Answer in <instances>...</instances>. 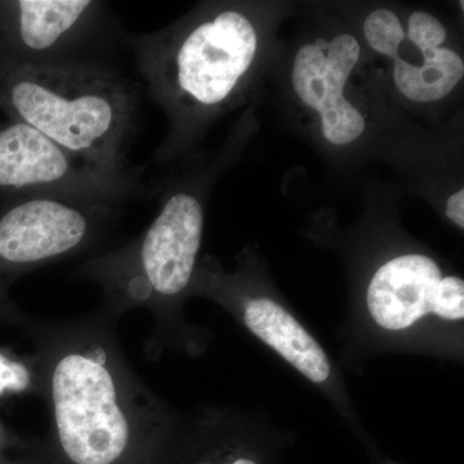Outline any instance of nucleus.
I'll use <instances>...</instances> for the list:
<instances>
[{
    "instance_id": "1",
    "label": "nucleus",
    "mask_w": 464,
    "mask_h": 464,
    "mask_svg": "<svg viewBox=\"0 0 464 464\" xmlns=\"http://www.w3.org/2000/svg\"><path fill=\"white\" fill-rule=\"evenodd\" d=\"M118 320L96 310L66 322L29 319L39 398L51 441L66 464H128L150 454L173 420L125 359Z\"/></svg>"
},
{
    "instance_id": "2",
    "label": "nucleus",
    "mask_w": 464,
    "mask_h": 464,
    "mask_svg": "<svg viewBox=\"0 0 464 464\" xmlns=\"http://www.w3.org/2000/svg\"><path fill=\"white\" fill-rule=\"evenodd\" d=\"M139 85L116 66H26L0 74V111L69 154L112 174L130 167L139 132Z\"/></svg>"
},
{
    "instance_id": "3",
    "label": "nucleus",
    "mask_w": 464,
    "mask_h": 464,
    "mask_svg": "<svg viewBox=\"0 0 464 464\" xmlns=\"http://www.w3.org/2000/svg\"><path fill=\"white\" fill-rule=\"evenodd\" d=\"M203 227L200 198L186 188H169L141 235L85 258L72 277L99 286V310L112 319L133 310L149 311L158 341L169 329L174 304L190 286Z\"/></svg>"
},
{
    "instance_id": "4",
    "label": "nucleus",
    "mask_w": 464,
    "mask_h": 464,
    "mask_svg": "<svg viewBox=\"0 0 464 464\" xmlns=\"http://www.w3.org/2000/svg\"><path fill=\"white\" fill-rule=\"evenodd\" d=\"M127 45L150 96L179 127L170 140L188 116L230 99L255 60L257 34L246 14L221 9L188 27L130 34Z\"/></svg>"
},
{
    "instance_id": "5",
    "label": "nucleus",
    "mask_w": 464,
    "mask_h": 464,
    "mask_svg": "<svg viewBox=\"0 0 464 464\" xmlns=\"http://www.w3.org/2000/svg\"><path fill=\"white\" fill-rule=\"evenodd\" d=\"M121 207L60 197L0 198V322L23 331L29 322L9 298L24 275L105 243Z\"/></svg>"
},
{
    "instance_id": "6",
    "label": "nucleus",
    "mask_w": 464,
    "mask_h": 464,
    "mask_svg": "<svg viewBox=\"0 0 464 464\" xmlns=\"http://www.w3.org/2000/svg\"><path fill=\"white\" fill-rule=\"evenodd\" d=\"M128 36L108 2L0 0V74L26 66H116Z\"/></svg>"
},
{
    "instance_id": "7",
    "label": "nucleus",
    "mask_w": 464,
    "mask_h": 464,
    "mask_svg": "<svg viewBox=\"0 0 464 464\" xmlns=\"http://www.w3.org/2000/svg\"><path fill=\"white\" fill-rule=\"evenodd\" d=\"M150 191L141 170L103 172L27 124L0 123V198L60 197L121 207Z\"/></svg>"
},
{
    "instance_id": "8",
    "label": "nucleus",
    "mask_w": 464,
    "mask_h": 464,
    "mask_svg": "<svg viewBox=\"0 0 464 464\" xmlns=\"http://www.w3.org/2000/svg\"><path fill=\"white\" fill-rule=\"evenodd\" d=\"M360 56L353 36L317 41L298 51L293 65V87L299 99L322 116L323 134L334 145L355 141L365 130L364 116L343 96L344 85Z\"/></svg>"
},
{
    "instance_id": "9",
    "label": "nucleus",
    "mask_w": 464,
    "mask_h": 464,
    "mask_svg": "<svg viewBox=\"0 0 464 464\" xmlns=\"http://www.w3.org/2000/svg\"><path fill=\"white\" fill-rule=\"evenodd\" d=\"M441 271L431 258L406 255L382 266L369 285L368 308L375 323L400 331L432 313Z\"/></svg>"
},
{
    "instance_id": "10",
    "label": "nucleus",
    "mask_w": 464,
    "mask_h": 464,
    "mask_svg": "<svg viewBox=\"0 0 464 464\" xmlns=\"http://www.w3.org/2000/svg\"><path fill=\"white\" fill-rule=\"evenodd\" d=\"M243 319L253 334L273 347L308 380L322 383L331 375L328 357L315 338L276 302L267 298L250 299Z\"/></svg>"
},
{
    "instance_id": "11",
    "label": "nucleus",
    "mask_w": 464,
    "mask_h": 464,
    "mask_svg": "<svg viewBox=\"0 0 464 464\" xmlns=\"http://www.w3.org/2000/svg\"><path fill=\"white\" fill-rule=\"evenodd\" d=\"M422 65H411L395 56L393 79L399 91L411 101L433 102L447 97L462 81L464 63L456 52L441 47H420Z\"/></svg>"
},
{
    "instance_id": "12",
    "label": "nucleus",
    "mask_w": 464,
    "mask_h": 464,
    "mask_svg": "<svg viewBox=\"0 0 464 464\" xmlns=\"http://www.w3.org/2000/svg\"><path fill=\"white\" fill-rule=\"evenodd\" d=\"M38 393V374L33 357L24 359L0 348V401Z\"/></svg>"
},
{
    "instance_id": "13",
    "label": "nucleus",
    "mask_w": 464,
    "mask_h": 464,
    "mask_svg": "<svg viewBox=\"0 0 464 464\" xmlns=\"http://www.w3.org/2000/svg\"><path fill=\"white\" fill-rule=\"evenodd\" d=\"M364 33L373 50L384 56L395 57L405 41V30L396 14L389 9H377L366 17Z\"/></svg>"
},
{
    "instance_id": "14",
    "label": "nucleus",
    "mask_w": 464,
    "mask_h": 464,
    "mask_svg": "<svg viewBox=\"0 0 464 464\" xmlns=\"http://www.w3.org/2000/svg\"><path fill=\"white\" fill-rule=\"evenodd\" d=\"M433 314L447 320L464 317V283L457 276L441 279L436 292Z\"/></svg>"
},
{
    "instance_id": "15",
    "label": "nucleus",
    "mask_w": 464,
    "mask_h": 464,
    "mask_svg": "<svg viewBox=\"0 0 464 464\" xmlns=\"http://www.w3.org/2000/svg\"><path fill=\"white\" fill-rule=\"evenodd\" d=\"M415 47H440L447 41V30L438 18L424 12H415L409 18L408 34H405Z\"/></svg>"
},
{
    "instance_id": "16",
    "label": "nucleus",
    "mask_w": 464,
    "mask_h": 464,
    "mask_svg": "<svg viewBox=\"0 0 464 464\" xmlns=\"http://www.w3.org/2000/svg\"><path fill=\"white\" fill-rule=\"evenodd\" d=\"M447 216L456 222L460 228L464 227V191H457L448 200Z\"/></svg>"
},
{
    "instance_id": "17",
    "label": "nucleus",
    "mask_w": 464,
    "mask_h": 464,
    "mask_svg": "<svg viewBox=\"0 0 464 464\" xmlns=\"http://www.w3.org/2000/svg\"><path fill=\"white\" fill-rule=\"evenodd\" d=\"M9 432L5 426H3L2 420H0V448L5 447L9 441Z\"/></svg>"
},
{
    "instance_id": "18",
    "label": "nucleus",
    "mask_w": 464,
    "mask_h": 464,
    "mask_svg": "<svg viewBox=\"0 0 464 464\" xmlns=\"http://www.w3.org/2000/svg\"><path fill=\"white\" fill-rule=\"evenodd\" d=\"M231 464H257V463H256L255 460L246 459V458H240V459L235 460V462L231 463Z\"/></svg>"
}]
</instances>
